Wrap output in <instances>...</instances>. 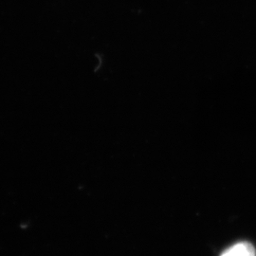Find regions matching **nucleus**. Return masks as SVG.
<instances>
[{"label":"nucleus","instance_id":"1","mask_svg":"<svg viewBox=\"0 0 256 256\" xmlns=\"http://www.w3.org/2000/svg\"><path fill=\"white\" fill-rule=\"evenodd\" d=\"M220 256H256V250L252 243L241 241L226 248Z\"/></svg>","mask_w":256,"mask_h":256}]
</instances>
